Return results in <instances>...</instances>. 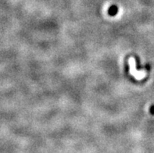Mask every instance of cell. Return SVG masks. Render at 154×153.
I'll return each mask as SVG.
<instances>
[{"instance_id":"obj_1","label":"cell","mask_w":154,"mask_h":153,"mask_svg":"<svg viewBox=\"0 0 154 153\" xmlns=\"http://www.w3.org/2000/svg\"><path fill=\"white\" fill-rule=\"evenodd\" d=\"M108 13L110 16H115L118 13V8L116 6H112L109 8Z\"/></svg>"},{"instance_id":"obj_2","label":"cell","mask_w":154,"mask_h":153,"mask_svg":"<svg viewBox=\"0 0 154 153\" xmlns=\"http://www.w3.org/2000/svg\"><path fill=\"white\" fill-rule=\"evenodd\" d=\"M150 112H151V113H154V106H151Z\"/></svg>"}]
</instances>
